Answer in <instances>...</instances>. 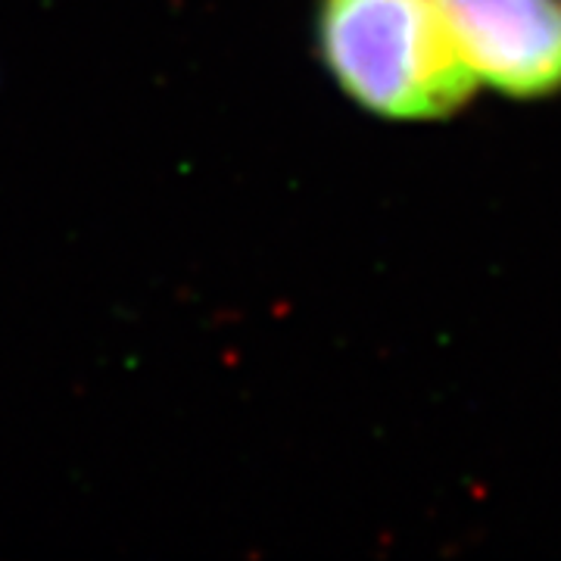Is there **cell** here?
Instances as JSON below:
<instances>
[{
  "instance_id": "7a4b0ae2",
  "label": "cell",
  "mask_w": 561,
  "mask_h": 561,
  "mask_svg": "<svg viewBox=\"0 0 561 561\" xmlns=\"http://www.w3.org/2000/svg\"><path fill=\"white\" fill-rule=\"evenodd\" d=\"M478 84L512 101L561 94V0H437Z\"/></svg>"
},
{
  "instance_id": "6da1fadb",
  "label": "cell",
  "mask_w": 561,
  "mask_h": 561,
  "mask_svg": "<svg viewBox=\"0 0 561 561\" xmlns=\"http://www.w3.org/2000/svg\"><path fill=\"white\" fill-rule=\"evenodd\" d=\"M316 35L337 88L387 122L449 119L478 91L437 0H319Z\"/></svg>"
}]
</instances>
